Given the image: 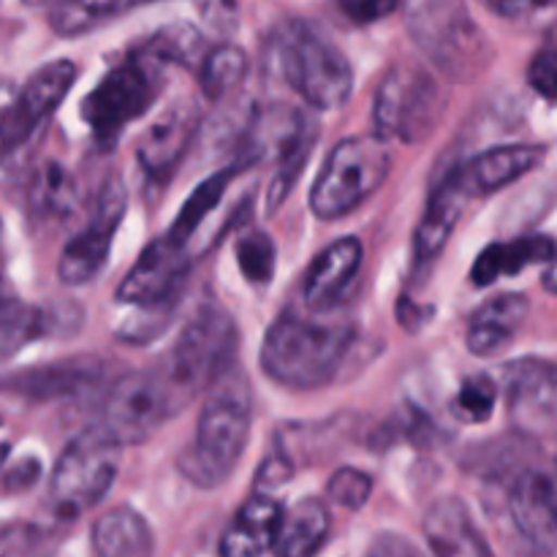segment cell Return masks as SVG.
<instances>
[{"label":"cell","instance_id":"cell-1","mask_svg":"<svg viewBox=\"0 0 557 557\" xmlns=\"http://www.w3.org/2000/svg\"><path fill=\"white\" fill-rule=\"evenodd\" d=\"M354 335V321L335 315V308H288L267 330L259 351L261 370L288 389H319L343 368Z\"/></svg>","mask_w":557,"mask_h":557},{"label":"cell","instance_id":"cell-2","mask_svg":"<svg viewBox=\"0 0 557 557\" xmlns=\"http://www.w3.org/2000/svg\"><path fill=\"white\" fill-rule=\"evenodd\" d=\"M237 368V326L215 302H207L174 337V346L150 364L172 413H183L201 392Z\"/></svg>","mask_w":557,"mask_h":557},{"label":"cell","instance_id":"cell-3","mask_svg":"<svg viewBox=\"0 0 557 557\" xmlns=\"http://www.w3.org/2000/svg\"><path fill=\"white\" fill-rule=\"evenodd\" d=\"M250 408V384L239 368L207 392L194 441L177 460L180 473L190 484L212 490L232 476L248 446Z\"/></svg>","mask_w":557,"mask_h":557},{"label":"cell","instance_id":"cell-4","mask_svg":"<svg viewBox=\"0 0 557 557\" xmlns=\"http://www.w3.org/2000/svg\"><path fill=\"white\" fill-rule=\"evenodd\" d=\"M275 54L281 76L308 107L330 112L351 98V63L308 22L283 25L275 38Z\"/></svg>","mask_w":557,"mask_h":557},{"label":"cell","instance_id":"cell-5","mask_svg":"<svg viewBox=\"0 0 557 557\" xmlns=\"http://www.w3.org/2000/svg\"><path fill=\"white\" fill-rule=\"evenodd\" d=\"M392 169V152L375 134L337 141L310 190V210L321 221H337L364 205Z\"/></svg>","mask_w":557,"mask_h":557},{"label":"cell","instance_id":"cell-6","mask_svg":"<svg viewBox=\"0 0 557 557\" xmlns=\"http://www.w3.org/2000/svg\"><path fill=\"white\" fill-rule=\"evenodd\" d=\"M120 449L123 446L101 424L69 441L49 484V504L60 520H76L101 504L117 476Z\"/></svg>","mask_w":557,"mask_h":557},{"label":"cell","instance_id":"cell-7","mask_svg":"<svg viewBox=\"0 0 557 557\" xmlns=\"http://www.w3.org/2000/svg\"><path fill=\"white\" fill-rule=\"evenodd\" d=\"M161 60L145 47L114 65L82 101V117L101 141H112L128 123L156 103L163 87Z\"/></svg>","mask_w":557,"mask_h":557},{"label":"cell","instance_id":"cell-8","mask_svg":"<svg viewBox=\"0 0 557 557\" xmlns=\"http://www.w3.org/2000/svg\"><path fill=\"white\" fill-rule=\"evenodd\" d=\"M408 30L424 54L449 76H466L487 60V38L462 0H411Z\"/></svg>","mask_w":557,"mask_h":557},{"label":"cell","instance_id":"cell-9","mask_svg":"<svg viewBox=\"0 0 557 557\" xmlns=\"http://www.w3.org/2000/svg\"><path fill=\"white\" fill-rule=\"evenodd\" d=\"M438 90L419 69H392L375 92L373 134L379 139L419 141L435 120Z\"/></svg>","mask_w":557,"mask_h":557},{"label":"cell","instance_id":"cell-10","mask_svg":"<svg viewBox=\"0 0 557 557\" xmlns=\"http://www.w3.org/2000/svg\"><path fill=\"white\" fill-rule=\"evenodd\" d=\"M172 417L174 413L163 397L161 386H158L156 375L150 373V368H141L114 381L98 424L120 446H136L145 444Z\"/></svg>","mask_w":557,"mask_h":557},{"label":"cell","instance_id":"cell-11","mask_svg":"<svg viewBox=\"0 0 557 557\" xmlns=\"http://www.w3.org/2000/svg\"><path fill=\"white\" fill-rule=\"evenodd\" d=\"M190 259L185 245L169 234L147 245L128 275L117 286V302L125 308H163L180 305L188 286Z\"/></svg>","mask_w":557,"mask_h":557},{"label":"cell","instance_id":"cell-12","mask_svg":"<svg viewBox=\"0 0 557 557\" xmlns=\"http://www.w3.org/2000/svg\"><path fill=\"white\" fill-rule=\"evenodd\" d=\"M125 212V185L120 177H109L98 194L90 223L63 248L58 261V275L65 286H85L107 264L109 248L117 234Z\"/></svg>","mask_w":557,"mask_h":557},{"label":"cell","instance_id":"cell-13","mask_svg":"<svg viewBox=\"0 0 557 557\" xmlns=\"http://www.w3.org/2000/svg\"><path fill=\"white\" fill-rule=\"evenodd\" d=\"M76 82V65L71 60H54L38 69L3 117V150L14 152L25 145L44 120L52 117Z\"/></svg>","mask_w":557,"mask_h":557},{"label":"cell","instance_id":"cell-14","mask_svg":"<svg viewBox=\"0 0 557 557\" xmlns=\"http://www.w3.org/2000/svg\"><path fill=\"white\" fill-rule=\"evenodd\" d=\"M509 515L533 557H553L557 553V484L549 473L525 471L515 479Z\"/></svg>","mask_w":557,"mask_h":557},{"label":"cell","instance_id":"cell-15","mask_svg":"<svg viewBox=\"0 0 557 557\" xmlns=\"http://www.w3.org/2000/svg\"><path fill=\"white\" fill-rule=\"evenodd\" d=\"M506 395L511 419L522 430H547L557 424V364L520 359L506 368Z\"/></svg>","mask_w":557,"mask_h":557},{"label":"cell","instance_id":"cell-16","mask_svg":"<svg viewBox=\"0 0 557 557\" xmlns=\"http://www.w3.org/2000/svg\"><path fill=\"white\" fill-rule=\"evenodd\" d=\"M473 196L471 190L462 183L460 172L451 169L444 180L438 183V188L430 194L428 210H424L422 221H419L417 234H413V264L419 270L433 264L441 256V250L449 243L451 232L460 223L462 212L471 205Z\"/></svg>","mask_w":557,"mask_h":557},{"label":"cell","instance_id":"cell-17","mask_svg":"<svg viewBox=\"0 0 557 557\" xmlns=\"http://www.w3.org/2000/svg\"><path fill=\"white\" fill-rule=\"evenodd\" d=\"M364 248L357 237H343L321 250L302 277V305L308 310H332L362 267Z\"/></svg>","mask_w":557,"mask_h":557},{"label":"cell","instance_id":"cell-18","mask_svg":"<svg viewBox=\"0 0 557 557\" xmlns=\"http://www.w3.org/2000/svg\"><path fill=\"white\" fill-rule=\"evenodd\" d=\"M286 509L272 495L256 493L245 500L243 509L234 515L232 525L218 544L221 557H261L275 549L277 533Z\"/></svg>","mask_w":557,"mask_h":557},{"label":"cell","instance_id":"cell-19","mask_svg":"<svg viewBox=\"0 0 557 557\" xmlns=\"http://www.w3.org/2000/svg\"><path fill=\"white\" fill-rule=\"evenodd\" d=\"M424 539L435 557H495L460 498H441L424 515Z\"/></svg>","mask_w":557,"mask_h":557},{"label":"cell","instance_id":"cell-20","mask_svg":"<svg viewBox=\"0 0 557 557\" xmlns=\"http://www.w3.org/2000/svg\"><path fill=\"white\" fill-rule=\"evenodd\" d=\"M199 128V112L190 103L169 109L139 139V163L150 177H169L188 152Z\"/></svg>","mask_w":557,"mask_h":557},{"label":"cell","instance_id":"cell-21","mask_svg":"<svg viewBox=\"0 0 557 557\" xmlns=\"http://www.w3.org/2000/svg\"><path fill=\"white\" fill-rule=\"evenodd\" d=\"M544 156H547V150L542 145H504L460 163L457 172L476 199V196H490L525 177L544 161Z\"/></svg>","mask_w":557,"mask_h":557},{"label":"cell","instance_id":"cell-22","mask_svg":"<svg viewBox=\"0 0 557 557\" xmlns=\"http://www.w3.org/2000/svg\"><path fill=\"white\" fill-rule=\"evenodd\" d=\"M103 364L92 357L63 359L52 364H36V368L16 373L9 379V392L33 400H54V397H69L76 392H85L101 379Z\"/></svg>","mask_w":557,"mask_h":557},{"label":"cell","instance_id":"cell-23","mask_svg":"<svg viewBox=\"0 0 557 557\" xmlns=\"http://www.w3.org/2000/svg\"><path fill=\"white\" fill-rule=\"evenodd\" d=\"M528 319V299L522 294H500L487 299L468 321V351L495 357L511 346Z\"/></svg>","mask_w":557,"mask_h":557},{"label":"cell","instance_id":"cell-24","mask_svg":"<svg viewBox=\"0 0 557 557\" xmlns=\"http://www.w3.org/2000/svg\"><path fill=\"white\" fill-rule=\"evenodd\" d=\"M557 256V243L544 234L520 237L515 243H495L476 256L471 270L473 286H493L498 277L520 275L533 264H553Z\"/></svg>","mask_w":557,"mask_h":557},{"label":"cell","instance_id":"cell-25","mask_svg":"<svg viewBox=\"0 0 557 557\" xmlns=\"http://www.w3.org/2000/svg\"><path fill=\"white\" fill-rule=\"evenodd\" d=\"M152 533L145 517L128 506H117L101 515L92 525L96 557H152Z\"/></svg>","mask_w":557,"mask_h":557},{"label":"cell","instance_id":"cell-26","mask_svg":"<svg viewBox=\"0 0 557 557\" xmlns=\"http://www.w3.org/2000/svg\"><path fill=\"white\" fill-rule=\"evenodd\" d=\"M330 536V511L319 498H305L286 509L275 542V557H315Z\"/></svg>","mask_w":557,"mask_h":557},{"label":"cell","instance_id":"cell-27","mask_svg":"<svg viewBox=\"0 0 557 557\" xmlns=\"http://www.w3.org/2000/svg\"><path fill=\"white\" fill-rule=\"evenodd\" d=\"M145 3L152 0H58L49 11V25L58 36H82Z\"/></svg>","mask_w":557,"mask_h":557},{"label":"cell","instance_id":"cell-28","mask_svg":"<svg viewBox=\"0 0 557 557\" xmlns=\"http://www.w3.org/2000/svg\"><path fill=\"white\" fill-rule=\"evenodd\" d=\"M239 169H243V163H234V166L221 169V172L210 174L205 183L196 185L194 194L188 196V201H185L183 210H180L177 221H174L172 228H169V237H172L174 243L188 245V239L194 237L196 228H199L201 223L207 221V215H210V212L215 210L218 205H221L223 194H226V188H228V183L237 177Z\"/></svg>","mask_w":557,"mask_h":557},{"label":"cell","instance_id":"cell-29","mask_svg":"<svg viewBox=\"0 0 557 557\" xmlns=\"http://www.w3.org/2000/svg\"><path fill=\"white\" fill-rule=\"evenodd\" d=\"M245 76H248V58H245L243 49L232 47V44L215 47L201 58L199 85L210 101H221L228 92L237 90Z\"/></svg>","mask_w":557,"mask_h":557},{"label":"cell","instance_id":"cell-30","mask_svg":"<svg viewBox=\"0 0 557 557\" xmlns=\"http://www.w3.org/2000/svg\"><path fill=\"white\" fill-rule=\"evenodd\" d=\"M33 212L41 218H63V212L74 205V183L60 166L49 163L36 174V183L30 188Z\"/></svg>","mask_w":557,"mask_h":557},{"label":"cell","instance_id":"cell-31","mask_svg":"<svg viewBox=\"0 0 557 557\" xmlns=\"http://www.w3.org/2000/svg\"><path fill=\"white\" fill-rule=\"evenodd\" d=\"M495 406H498V384L487 375H471L457 389L451 413L466 424H484L493 419Z\"/></svg>","mask_w":557,"mask_h":557},{"label":"cell","instance_id":"cell-32","mask_svg":"<svg viewBox=\"0 0 557 557\" xmlns=\"http://www.w3.org/2000/svg\"><path fill=\"white\" fill-rule=\"evenodd\" d=\"M41 335V310L20 302V299H5L3 315H0V346H3V357L11 359L27 341Z\"/></svg>","mask_w":557,"mask_h":557},{"label":"cell","instance_id":"cell-33","mask_svg":"<svg viewBox=\"0 0 557 557\" xmlns=\"http://www.w3.org/2000/svg\"><path fill=\"white\" fill-rule=\"evenodd\" d=\"M277 250L270 234L250 232L237 243V264L239 272L250 286H270L272 275H275Z\"/></svg>","mask_w":557,"mask_h":557},{"label":"cell","instance_id":"cell-34","mask_svg":"<svg viewBox=\"0 0 557 557\" xmlns=\"http://www.w3.org/2000/svg\"><path fill=\"white\" fill-rule=\"evenodd\" d=\"M310 147H313V131L310 125H305L297 136L286 145V150L281 152V169H277L275 180L270 185V201H267V210L275 212L281 207V201H286L288 190L294 188V183L299 180V172L305 169L310 156Z\"/></svg>","mask_w":557,"mask_h":557},{"label":"cell","instance_id":"cell-35","mask_svg":"<svg viewBox=\"0 0 557 557\" xmlns=\"http://www.w3.org/2000/svg\"><path fill=\"white\" fill-rule=\"evenodd\" d=\"M147 52L156 54L161 63L194 65L201 52V36L190 25H169L161 27L150 41L145 44Z\"/></svg>","mask_w":557,"mask_h":557},{"label":"cell","instance_id":"cell-36","mask_svg":"<svg viewBox=\"0 0 557 557\" xmlns=\"http://www.w3.org/2000/svg\"><path fill=\"white\" fill-rule=\"evenodd\" d=\"M528 82L547 101H557V22L544 33L542 47L528 65Z\"/></svg>","mask_w":557,"mask_h":557},{"label":"cell","instance_id":"cell-37","mask_svg":"<svg viewBox=\"0 0 557 557\" xmlns=\"http://www.w3.org/2000/svg\"><path fill=\"white\" fill-rule=\"evenodd\" d=\"M330 498L343 509H362L373 493V479L359 468H341L326 487Z\"/></svg>","mask_w":557,"mask_h":557},{"label":"cell","instance_id":"cell-38","mask_svg":"<svg viewBox=\"0 0 557 557\" xmlns=\"http://www.w3.org/2000/svg\"><path fill=\"white\" fill-rule=\"evenodd\" d=\"M341 5L354 22L368 25V22H379L389 16L400 5V0H341Z\"/></svg>","mask_w":557,"mask_h":557},{"label":"cell","instance_id":"cell-39","mask_svg":"<svg viewBox=\"0 0 557 557\" xmlns=\"http://www.w3.org/2000/svg\"><path fill=\"white\" fill-rule=\"evenodd\" d=\"M364 557H428L413 542H408L400 533H379L370 544Z\"/></svg>","mask_w":557,"mask_h":557},{"label":"cell","instance_id":"cell-40","mask_svg":"<svg viewBox=\"0 0 557 557\" xmlns=\"http://www.w3.org/2000/svg\"><path fill=\"white\" fill-rule=\"evenodd\" d=\"M553 0H482V5L493 14L504 16V20H525L536 11L547 9Z\"/></svg>","mask_w":557,"mask_h":557},{"label":"cell","instance_id":"cell-41","mask_svg":"<svg viewBox=\"0 0 557 557\" xmlns=\"http://www.w3.org/2000/svg\"><path fill=\"white\" fill-rule=\"evenodd\" d=\"M288 479H292V462H288V457L272 455L270 460L259 468V479H256V484H259L261 493H264V490L270 487H281V484H286Z\"/></svg>","mask_w":557,"mask_h":557}]
</instances>
